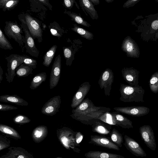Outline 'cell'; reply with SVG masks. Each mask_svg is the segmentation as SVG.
<instances>
[{
	"label": "cell",
	"mask_w": 158,
	"mask_h": 158,
	"mask_svg": "<svg viewBox=\"0 0 158 158\" xmlns=\"http://www.w3.org/2000/svg\"><path fill=\"white\" fill-rule=\"evenodd\" d=\"M64 56L66 60V64L70 66L74 59V55L77 49L72 46L63 48Z\"/></svg>",
	"instance_id": "obj_26"
},
{
	"label": "cell",
	"mask_w": 158,
	"mask_h": 158,
	"mask_svg": "<svg viewBox=\"0 0 158 158\" xmlns=\"http://www.w3.org/2000/svg\"><path fill=\"white\" fill-rule=\"evenodd\" d=\"M19 57L23 63L31 67L33 69L36 68L37 63L36 60L27 56L19 55Z\"/></svg>",
	"instance_id": "obj_38"
},
{
	"label": "cell",
	"mask_w": 158,
	"mask_h": 158,
	"mask_svg": "<svg viewBox=\"0 0 158 158\" xmlns=\"http://www.w3.org/2000/svg\"><path fill=\"white\" fill-rule=\"evenodd\" d=\"M120 101L125 102H143L144 90L138 85L131 86L121 84L120 88Z\"/></svg>",
	"instance_id": "obj_3"
},
{
	"label": "cell",
	"mask_w": 158,
	"mask_h": 158,
	"mask_svg": "<svg viewBox=\"0 0 158 158\" xmlns=\"http://www.w3.org/2000/svg\"><path fill=\"white\" fill-rule=\"evenodd\" d=\"M0 102L21 106H27L28 105V103L27 101L16 95H0Z\"/></svg>",
	"instance_id": "obj_25"
},
{
	"label": "cell",
	"mask_w": 158,
	"mask_h": 158,
	"mask_svg": "<svg viewBox=\"0 0 158 158\" xmlns=\"http://www.w3.org/2000/svg\"><path fill=\"white\" fill-rule=\"evenodd\" d=\"M105 1L107 2L110 3L114 1V0H105Z\"/></svg>",
	"instance_id": "obj_48"
},
{
	"label": "cell",
	"mask_w": 158,
	"mask_h": 158,
	"mask_svg": "<svg viewBox=\"0 0 158 158\" xmlns=\"http://www.w3.org/2000/svg\"><path fill=\"white\" fill-rule=\"evenodd\" d=\"M3 71L2 68L0 64V80L1 81L2 80L3 78Z\"/></svg>",
	"instance_id": "obj_47"
},
{
	"label": "cell",
	"mask_w": 158,
	"mask_h": 158,
	"mask_svg": "<svg viewBox=\"0 0 158 158\" xmlns=\"http://www.w3.org/2000/svg\"><path fill=\"white\" fill-rule=\"evenodd\" d=\"M125 142L123 144L126 148L135 156L141 157H145L147 154L139 144L135 140L125 135Z\"/></svg>",
	"instance_id": "obj_14"
},
{
	"label": "cell",
	"mask_w": 158,
	"mask_h": 158,
	"mask_svg": "<svg viewBox=\"0 0 158 158\" xmlns=\"http://www.w3.org/2000/svg\"><path fill=\"white\" fill-rule=\"evenodd\" d=\"M19 2V0H0V8L4 11L11 10L17 6Z\"/></svg>",
	"instance_id": "obj_34"
},
{
	"label": "cell",
	"mask_w": 158,
	"mask_h": 158,
	"mask_svg": "<svg viewBox=\"0 0 158 158\" xmlns=\"http://www.w3.org/2000/svg\"><path fill=\"white\" fill-rule=\"evenodd\" d=\"M0 48L5 50H11L13 47L6 37L0 28Z\"/></svg>",
	"instance_id": "obj_36"
},
{
	"label": "cell",
	"mask_w": 158,
	"mask_h": 158,
	"mask_svg": "<svg viewBox=\"0 0 158 158\" xmlns=\"http://www.w3.org/2000/svg\"><path fill=\"white\" fill-rule=\"evenodd\" d=\"M57 46L56 45L52 46L45 54L43 57V64L47 67L49 66L54 57Z\"/></svg>",
	"instance_id": "obj_31"
},
{
	"label": "cell",
	"mask_w": 158,
	"mask_h": 158,
	"mask_svg": "<svg viewBox=\"0 0 158 158\" xmlns=\"http://www.w3.org/2000/svg\"><path fill=\"white\" fill-rule=\"evenodd\" d=\"M109 134L111 141L118 147H122L123 138L122 134L117 130L113 128Z\"/></svg>",
	"instance_id": "obj_32"
},
{
	"label": "cell",
	"mask_w": 158,
	"mask_h": 158,
	"mask_svg": "<svg viewBox=\"0 0 158 158\" xmlns=\"http://www.w3.org/2000/svg\"><path fill=\"white\" fill-rule=\"evenodd\" d=\"M76 2L75 0H64L63 1L64 5L66 8L70 9Z\"/></svg>",
	"instance_id": "obj_44"
},
{
	"label": "cell",
	"mask_w": 158,
	"mask_h": 158,
	"mask_svg": "<svg viewBox=\"0 0 158 158\" xmlns=\"http://www.w3.org/2000/svg\"><path fill=\"white\" fill-rule=\"evenodd\" d=\"M21 26L24 33V48L27 53L34 57H38L39 52L35 45L34 40L30 33L26 24L22 22Z\"/></svg>",
	"instance_id": "obj_7"
},
{
	"label": "cell",
	"mask_w": 158,
	"mask_h": 158,
	"mask_svg": "<svg viewBox=\"0 0 158 158\" xmlns=\"http://www.w3.org/2000/svg\"><path fill=\"white\" fill-rule=\"evenodd\" d=\"M55 158H63L61 157H56Z\"/></svg>",
	"instance_id": "obj_49"
},
{
	"label": "cell",
	"mask_w": 158,
	"mask_h": 158,
	"mask_svg": "<svg viewBox=\"0 0 158 158\" xmlns=\"http://www.w3.org/2000/svg\"><path fill=\"white\" fill-rule=\"evenodd\" d=\"M113 80L114 75L112 70L106 69L102 73L98 81L101 88H104L106 95H109Z\"/></svg>",
	"instance_id": "obj_16"
},
{
	"label": "cell",
	"mask_w": 158,
	"mask_h": 158,
	"mask_svg": "<svg viewBox=\"0 0 158 158\" xmlns=\"http://www.w3.org/2000/svg\"><path fill=\"white\" fill-rule=\"evenodd\" d=\"M14 123L18 124H24L29 123L31 120L28 117L21 114L15 116L13 119Z\"/></svg>",
	"instance_id": "obj_39"
},
{
	"label": "cell",
	"mask_w": 158,
	"mask_h": 158,
	"mask_svg": "<svg viewBox=\"0 0 158 158\" xmlns=\"http://www.w3.org/2000/svg\"><path fill=\"white\" fill-rule=\"evenodd\" d=\"M79 2L81 8L87 16L88 14L93 20L98 19L97 12L90 0H79Z\"/></svg>",
	"instance_id": "obj_20"
},
{
	"label": "cell",
	"mask_w": 158,
	"mask_h": 158,
	"mask_svg": "<svg viewBox=\"0 0 158 158\" xmlns=\"http://www.w3.org/2000/svg\"><path fill=\"white\" fill-rule=\"evenodd\" d=\"M61 99L59 95L51 98L42 108L41 113L48 116H53L59 111L60 106Z\"/></svg>",
	"instance_id": "obj_11"
},
{
	"label": "cell",
	"mask_w": 158,
	"mask_h": 158,
	"mask_svg": "<svg viewBox=\"0 0 158 158\" xmlns=\"http://www.w3.org/2000/svg\"><path fill=\"white\" fill-rule=\"evenodd\" d=\"M132 24L137 28L136 32L140 35L141 39L148 42L149 40L157 42L158 39V13L143 17L138 16Z\"/></svg>",
	"instance_id": "obj_1"
},
{
	"label": "cell",
	"mask_w": 158,
	"mask_h": 158,
	"mask_svg": "<svg viewBox=\"0 0 158 158\" xmlns=\"http://www.w3.org/2000/svg\"><path fill=\"white\" fill-rule=\"evenodd\" d=\"M38 1L41 3H42L49 7L50 10H52L51 8H52V7H51V6L52 7V6L50 4L48 0H39Z\"/></svg>",
	"instance_id": "obj_45"
},
{
	"label": "cell",
	"mask_w": 158,
	"mask_h": 158,
	"mask_svg": "<svg viewBox=\"0 0 158 158\" xmlns=\"http://www.w3.org/2000/svg\"><path fill=\"white\" fill-rule=\"evenodd\" d=\"M122 76L129 85L134 86L138 85L139 72L133 67L124 68L122 70Z\"/></svg>",
	"instance_id": "obj_19"
},
{
	"label": "cell",
	"mask_w": 158,
	"mask_h": 158,
	"mask_svg": "<svg viewBox=\"0 0 158 158\" xmlns=\"http://www.w3.org/2000/svg\"><path fill=\"white\" fill-rule=\"evenodd\" d=\"M64 13L67 15L71 18V20L81 25L87 27H89L91 26L90 24L82 18L80 15L70 11H67L65 10Z\"/></svg>",
	"instance_id": "obj_28"
},
{
	"label": "cell",
	"mask_w": 158,
	"mask_h": 158,
	"mask_svg": "<svg viewBox=\"0 0 158 158\" xmlns=\"http://www.w3.org/2000/svg\"><path fill=\"white\" fill-rule=\"evenodd\" d=\"M121 48L127 56L138 58L140 55L139 47L135 41L130 36H127L123 40Z\"/></svg>",
	"instance_id": "obj_10"
},
{
	"label": "cell",
	"mask_w": 158,
	"mask_h": 158,
	"mask_svg": "<svg viewBox=\"0 0 158 158\" xmlns=\"http://www.w3.org/2000/svg\"><path fill=\"white\" fill-rule=\"evenodd\" d=\"M100 108L95 106L91 100L87 98L72 111L70 116L81 123L92 125L95 121L87 116L88 114L100 110Z\"/></svg>",
	"instance_id": "obj_2"
},
{
	"label": "cell",
	"mask_w": 158,
	"mask_h": 158,
	"mask_svg": "<svg viewBox=\"0 0 158 158\" xmlns=\"http://www.w3.org/2000/svg\"><path fill=\"white\" fill-rule=\"evenodd\" d=\"M18 108L9 105L0 104V111H7L16 110Z\"/></svg>",
	"instance_id": "obj_42"
},
{
	"label": "cell",
	"mask_w": 158,
	"mask_h": 158,
	"mask_svg": "<svg viewBox=\"0 0 158 158\" xmlns=\"http://www.w3.org/2000/svg\"><path fill=\"white\" fill-rule=\"evenodd\" d=\"M89 143L106 148L119 151V148L114 143L109 137L104 135H92Z\"/></svg>",
	"instance_id": "obj_13"
},
{
	"label": "cell",
	"mask_w": 158,
	"mask_h": 158,
	"mask_svg": "<svg viewBox=\"0 0 158 158\" xmlns=\"http://www.w3.org/2000/svg\"><path fill=\"white\" fill-rule=\"evenodd\" d=\"M139 131L141 138L147 147L152 151H155L156 144L151 127L148 125H144L140 127Z\"/></svg>",
	"instance_id": "obj_9"
},
{
	"label": "cell",
	"mask_w": 158,
	"mask_h": 158,
	"mask_svg": "<svg viewBox=\"0 0 158 158\" xmlns=\"http://www.w3.org/2000/svg\"><path fill=\"white\" fill-rule=\"evenodd\" d=\"M112 122V125L119 126L124 128H133L132 122L123 115L116 114L115 113H111Z\"/></svg>",
	"instance_id": "obj_21"
},
{
	"label": "cell",
	"mask_w": 158,
	"mask_h": 158,
	"mask_svg": "<svg viewBox=\"0 0 158 158\" xmlns=\"http://www.w3.org/2000/svg\"><path fill=\"white\" fill-rule=\"evenodd\" d=\"M33 69L31 66L22 63L15 69V74L19 77H26L32 73Z\"/></svg>",
	"instance_id": "obj_30"
},
{
	"label": "cell",
	"mask_w": 158,
	"mask_h": 158,
	"mask_svg": "<svg viewBox=\"0 0 158 158\" xmlns=\"http://www.w3.org/2000/svg\"><path fill=\"white\" fill-rule=\"evenodd\" d=\"M61 69V57L60 54L56 56L52 65L51 70L49 86L52 89L57 85L60 77Z\"/></svg>",
	"instance_id": "obj_12"
},
{
	"label": "cell",
	"mask_w": 158,
	"mask_h": 158,
	"mask_svg": "<svg viewBox=\"0 0 158 158\" xmlns=\"http://www.w3.org/2000/svg\"><path fill=\"white\" fill-rule=\"evenodd\" d=\"M47 78L45 72L40 73L36 75L33 77L30 86V88L32 90L38 88L43 82L45 81Z\"/></svg>",
	"instance_id": "obj_27"
},
{
	"label": "cell",
	"mask_w": 158,
	"mask_h": 158,
	"mask_svg": "<svg viewBox=\"0 0 158 158\" xmlns=\"http://www.w3.org/2000/svg\"><path fill=\"white\" fill-rule=\"evenodd\" d=\"M76 132L71 129L63 127L56 130L58 139L60 143L66 149L80 153L81 150L77 146L75 140Z\"/></svg>",
	"instance_id": "obj_4"
},
{
	"label": "cell",
	"mask_w": 158,
	"mask_h": 158,
	"mask_svg": "<svg viewBox=\"0 0 158 158\" xmlns=\"http://www.w3.org/2000/svg\"><path fill=\"white\" fill-rule=\"evenodd\" d=\"M48 133V130L47 126L40 125L36 127L33 130L31 137L35 143H39L45 138Z\"/></svg>",
	"instance_id": "obj_22"
},
{
	"label": "cell",
	"mask_w": 158,
	"mask_h": 158,
	"mask_svg": "<svg viewBox=\"0 0 158 158\" xmlns=\"http://www.w3.org/2000/svg\"><path fill=\"white\" fill-rule=\"evenodd\" d=\"M71 29L87 40H91L94 38V35L92 33L80 27L77 24H74L73 27Z\"/></svg>",
	"instance_id": "obj_33"
},
{
	"label": "cell",
	"mask_w": 158,
	"mask_h": 158,
	"mask_svg": "<svg viewBox=\"0 0 158 158\" xmlns=\"http://www.w3.org/2000/svg\"><path fill=\"white\" fill-rule=\"evenodd\" d=\"M5 23L4 31L6 35L9 38L15 40L23 50L24 36L21 27L16 22L7 21Z\"/></svg>",
	"instance_id": "obj_6"
},
{
	"label": "cell",
	"mask_w": 158,
	"mask_h": 158,
	"mask_svg": "<svg viewBox=\"0 0 158 158\" xmlns=\"http://www.w3.org/2000/svg\"><path fill=\"white\" fill-rule=\"evenodd\" d=\"M1 80H0V82H1Z\"/></svg>",
	"instance_id": "obj_50"
},
{
	"label": "cell",
	"mask_w": 158,
	"mask_h": 158,
	"mask_svg": "<svg viewBox=\"0 0 158 158\" xmlns=\"http://www.w3.org/2000/svg\"><path fill=\"white\" fill-rule=\"evenodd\" d=\"M0 131L10 137L16 139H20L21 136L15 130L10 127L0 124Z\"/></svg>",
	"instance_id": "obj_29"
},
{
	"label": "cell",
	"mask_w": 158,
	"mask_h": 158,
	"mask_svg": "<svg viewBox=\"0 0 158 158\" xmlns=\"http://www.w3.org/2000/svg\"><path fill=\"white\" fill-rule=\"evenodd\" d=\"M90 87L89 82H85L81 84L72 99L71 104L72 108L74 109L77 107L83 101L89 91Z\"/></svg>",
	"instance_id": "obj_15"
},
{
	"label": "cell",
	"mask_w": 158,
	"mask_h": 158,
	"mask_svg": "<svg viewBox=\"0 0 158 158\" xmlns=\"http://www.w3.org/2000/svg\"><path fill=\"white\" fill-rule=\"evenodd\" d=\"M83 138V135L80 132H77L75 136V140L77 146H80V143L82 141Z\"/></svg>",
	"instance_id": "obj_43"
},
{
	"label": "cell",
	"mask_w": 158,
	"mask_h": 158,
	"mask_svg": "<svg viewBox=\"0 0 158 158\" xmlns=\"http://www.w3.org/2000/svg\"><path fill=\"white\" fill-rule=\"evenodd\" d=\"M158 73L156 72L153 74L149 82L150 89L153 93H156L158 91Z\"/></svg>",
	"instance_id": "obj_37"
},
{
	"label": "cell",
	"mask_w": 158,
	"mask_h": 158,
	"mask_svg": "<svg viewBox=\"0 0 158 158\" xmlns=\"http://www.w3.org/2000/svg\"><path fill=\"white\" fill-rule=\"evenodd\" d=\"M92 131L102 135L109 134L111 132V125L101 121L97 120L92 125Z\"/></svg>",
	"instance_id": "obj_23"
},
{
	"label": "cell",
	"mask_w": 158,
	"mask_h": 158,
	"mask_svg": "<svg viewBox=\"0 0 158 158\" xmlns=\"http://www.w3.org/2000/svg\"><path fill=\"white\" fill-rule=\"evenodd\" d=\"M5 59L7 61V73H6V81L10 83L13 81L15 76V69L23 63L19 55L13 54L7 56Z\"/></svg>",
	"instance_id": "obj_8"
},
{
	"label": "cell",
	"mask_w": 158,
	"mask_h": 158,
	"mask_svg": "<svg viewBox=\"0 0 158 158\" xmlns=\"http://www.w3.org/2000/svg\"><path fill=\"white\" fill-rule=\"evenodd\" d=\"M51 34L53 36L60 37L63 35L64 30L56 22L50 23L48 26Z\"/></svg>",
	"instance_id": "obj_35"
},
{
	"label": "cell",
	"mask_w": 158,
	"mask_h": 158,
	"mask_svg": "<svg viewBox=\"0 0 158 158\" xmlns=\"http://www.w3.org/2000/svg\"><path fill=\"white\" fill-rule=\"evenodd\" d=\"M8 151L0 158H34L33 155L23 148L11 147Z\"/></svg>",
	"instance_id": "obj_18"
},
{
	"label": "cell",
	"mask_w": 158,
	"mask_h": 158,
	"mask_svg": "<svg viewBox=\"0 0 158 158\" xmlns=\"http://www.w3.org/2000/svg\"><path fill=\"white\" fill-rule=\"evenodd\" d=\"M18 17L21 22L26 24L33 39H37L39 42H41L43 40V31L38 20L27 13L20 14Z\"/></svg>",
	"instance_id": "obj_5"
},
{
	"label": "cell",
	"mask_w": 158,
	"mask_h": 158,
	"mask_svg": "<svg viewBox=\"0 0 158 158\" xmlns=\"http://www.w3.org/2000/svg\"><path fill=\"white\" fill-rule=\"evenodd\" d=\"M10 141L6 138L0 135V151L9 147Z\"/></svg>",
	"instance_id": "obj_40"
},
{
	"label": "cell",
	"mask_w": 158,
	"mask_h": 158,
	"mask_svg": "<svg viewBox=\"0 0 158 158\" xmlns=\"http://www.w3.org/2000/svg\"><path fill=\"white\" fill-rule=\"evenodd\" d=\"M117 111L133 116L139 117L147 114L149 112V108L144 106H131L115 107Z\"/></svg>",
	"instance_id": "obj_17"
},
{
	"label": "cell",
	"mask_w": 158,
	"mask_h": 158,
	"mask_svg": "<svg viewBox=\"0 0 158 158\" xmlns=\"http://www.w3.org/2000/svg\"><path fill=\"white\" fill-rule=\"evenodd\" d=\"M90 1L94 5H98L100 3V1L99 0H90Z\"/></svg>",
	"instance_id": "obj_46"
},
{
	"label": "cell",
	"mask_w": 158,
	"mask_h": 158,
	"mask_svg": "<svg viewBox=\"0 0 158 158\" xmlns=\"http://www.w3.org/2000/svg\"><path fill=\"white\" fill-rule=\"evenodd\" d=\"M140 0H128L125 2L123 7L124 8H128L134 6Z\"/></svg>",
	"instance_id": "obj_41"
},
{
	"label": "cell",
	"mask_w": 158,
	"mask_h": 158,
	"mask_svg": "<svg viewBox=\"0 0 158 158\" xmlns=\"http://www.w3.org/2000/svg\"><path fill=\"white\" fill-rule=\"evenodd\" d=\"M84 156L86 158H125L120 155L99 151H90Z\"/></svg>",
	"instance_id": "obj_24"
}]
</instances>
